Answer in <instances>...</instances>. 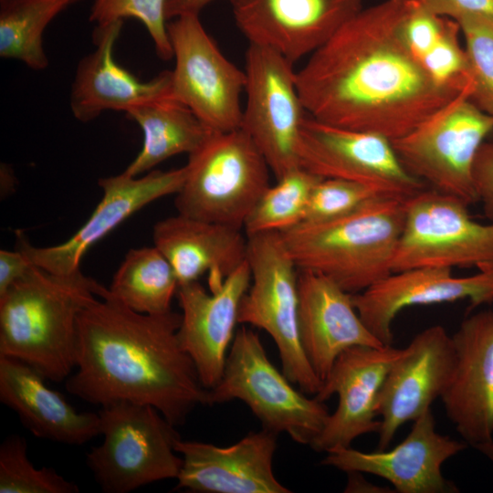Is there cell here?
<instances>
[{"label": "cell", "instance_id": "10", "mask_svg": "<svg viewBox=\"0 0 493 493\" xmlns=\"http://www.w3.org/2000/svg\"><path fill=\"white\" fill-rule=\"evenodd\" d=\"M467 206L430 188L407 199L392 271L438 266L493 272V222H477Z\"/></svg>", "mask_w": 493, "mask_h": 493}, {"label": "cell", "instance_id": "7", "mask_svg": "<svg viewBox=\"0 0 493 493\" xmlns=\"http://www.w3.org/2000/svg\"><path fill=\"white\" fill-rule=\"evenodd\" d=\"M99 414L103 440L87 454L86 463L103 492L128 493L177 478L180 435L156 408L120 402L102 406Z\"/></svg>", "mask_w": 493, "mask_h": 493}, {"label": "cell", "instance_id": "16", "mask_svg": "<svg viewBox=\"0 0 493 493\" xmlns=\"http://www.w3.org/2000/svg\"><path fill=\"white\" fill-rule=\"evenodd\" d=\"M467 446L437 433L429 409L414 421L408 435L393 449L362 452L341 447L327 452L320 464L383 477L400 493H456L458 488L443 476L441 467Z\"/></svg>", "mask_w": 493, "mask_h": 493}, {"label": "cell", "instance_id": "26", "mask_svg": "<svg viewBox=\"0 0 493 493\" xmlns=\"http://www.w3.org/2000/svg\"><path fill=\"white\" fill-rule=\"evenodd\" d=\"M153 242L172 265L179 286L206 272L225 278L246 260L247 236L241 228L180 214L154 225Z\"/></svg>", "mask_w": 493, "mask_h": 493}, {"label": "cell", "instance_id": "36", "mask_svg": "<svg viewBox=\"0 0 493 493\" xmlns=\"http://www.w3.org/2000/svg\"><path fill=\"white\" fill-rule=\"evenodd\" d=\"M474 189L487 218L493 222V141H485L477 151L473 169Z\"/></svg>", "mask_w": 493, "mask_h": 493}, {"label": "cell", "instance_id": "3", "mask_svg": "<svg viewBox=\"0 0 493 493\" xmlns=\"http://www.w3.org/2000/svg\"><path fill=\"white\" fill-rule=\"evenodd\" d=\"M100 284L79 270L61 276L32 265L0 295V356L19 360L47 380L76 367L77 320Z\"/></svg>", "mask_w": 493, "mask_h": 493}, {"label": "cell", "instance_id": "39", "mask_svg": "<svg viewBox=\"0 0 493 493\" xmlns=\"http://www.w3.org/2000/svg\"><path fill=\"white\" fill-rule=\"evenodd\" d=\"M215 0H165V16L167 20L183 15H199L200 12Z\"/></svg>", "mask_w": 493, "mask_h": 493}, {"label": "cell", "instance_id": "29", "mask_svg": "<svg viewBox=\"0 0 493 493\" xmlns=\"http://www.w3.org/2000/svg\"><path fill=\"white\" fill-rule=\"evenodd\" d=\"M79 0H0V57L34 70L48 66L43 33L63 10Z\"/></svg>", "mask_w": 493, "mask_h": 493}, {"label": "cell", "instance_id": "17", "mask_svg": "<svg viewBox=\"0 0 493 493\" xmlns=\"http://www.w3.org/2000/svg\"><path fill=\"white\" fill-rule=\"evenodd\" d=\"M229 2L249 44L270 47L293 64L312 54L363 8V0Z\"/></svg>", "mask_w": 493, "mask_h": 493}, {"label": "cell", "instance_id": "1", "mask_svg": "<svg viewBox=\"0 0 493 493\" xmlns=\"http://www.w3.org/2000/svg\"><path fill=\"white\" fill-rule=\"evenodd\" d=\"M410 3L362 8L309 55L296 84L310 117L393 142L462 91L436 81L409 46Z\"/></svg>", "mask_w": 493, "mask_h": 493}, {"label": "cell", "instance_id": "37", "mask_svg": "<svg viewBox=\"0 0 493 493\" xmlns=\"http://www.w3.org/2000/svg\"><path fill=\"white\" fill-rule=\"evenodd\" d=\"M430 11L455 21L467 16L493 19V0H417Z\"/></svg>", "mask_w": 493, "mask_h": 493}, {"label": "cell", "instance_id": "2", "mask_svg": "<svg viewBox=\"0 0 493 493\" xmlns=\"http://www.w3.org/2000/svg\"><path fill=\"white\" fill-rule=\"evenodd\" d=\"M77 320L76 367L67 391L102 406L120 402L148 404L173 425H183L199 404H207L191 357L177 331L182 315L136 312L100 284Z\"/></svg>", "mask_w": 493, "mask_h": 493}, {"label": "cell", "instance_id": "13", "mask_svg": "<svg viewBox=\"0 0 493 493\" xmlns=\"http://www.w3.org/2000/svg\"><path fill=\"white\" fill-rule=\"evenodd\" d=\"M299 165L321 178L362 184L407 200L427 185L400 162L389 139L319 121L309 114L300 132Z\"/></svg>", "mask_w": 493, "mask_h": 493}, {"label": "cell", "instance_id": "6", "mask_svg": "<svg viewBox=\"0 0 493 493\" xmlns=\"http://www.w3.org/2000/svg\"><path fill=\"white\" fill-rule=\"evenodd\" d=\"M246 261L252 283L238 308V323L267 331L275 341L282 372L300 391L314 396L323 382L303 349L299 324V268L280 232L247 236Z\"/></svg>", "mask_w": 493, "mask_h": 493}, {"label": "cell", "instance_id": "4", "mask_svg": "<svg viewBox=\"0 0 493 493\" xmlns=\"http://www.w3.org/2000/svg\"><path fill=\"white\" fill-rule=\"evenodd\" d=\"M405 202L380 196L345 215L301 222L280 233L299 270L321 274L356 294L393 272Z\"/></svg>", "mask_w": 493, "mask_h": 493}, {"label": "cell", "instance_id": "42", "mask_svg": "<svg viewBox=\"0 0 493 493\" xmlns=\"http://www.w3.org/2000/svg\"><path fill=\"white\" fill-rule=\"evenodd\" d=\"M492 134H493V132H492Z\"/></svg>", "mask_w": 493, "mask_h": 493}, {"label": "cell", "instance_id": "25", "mask_svg": "<svg viewBox=\"0 0 493 493\" xmlns=\"http://www.w3.org/2000/svg\"><path fill=\"white\" fill-rule=\"evenodd\" d=\"M28 364L0 356V401L36 436L80 446L100 435L99 413H80Z\"/></svg>", "mask_w": 493, "mask_h": 493}, {"label": "cell", "instance_id": "22", "mask_svg": "<svg viewBox=\"0 0 493 493\" xmlns=\"http://www.w3.org/2000/svg\"><path fill=\"white\" fill-rule=\"evenodd\" d=\"M452 339L456 366L440 399L456 432L475 446L493 439V310L468 315Z\"/></svg>", "mask_w": 493, "mask_h": 493}, {"label": "cell", "instance_id": "33", "mask_svg": "<svg viewBox=\"0 0 493 493\" xmlns=\"http://www.w3.org/2000/svg\"><path fill=\"white\" fill-rule=\"evenodd\" d=\"M89 18L96 26L125 18L137 19L146 27L158 57L163 60L173 58L165 0H95Z\"/></svg>", "mask_w": 493, "mask_h": 493}, {"label": "cell", "instance_id": "41", "mask_svg": "<svg viewBox=\"0 0 493 493\" xmlns=\"http://www.w3.org/2000/svg\"><path fill=\"white\" fill-rule=\"evenodd\" d=\"M493 463V439L480 443L474 446Z\"/></svg>", "mask_w": 493, "mask_h": 493}, {"label": "cell", "instance_id": "30", "mask_svg": "<svg viewBox=\"0 0 493 493\" xmlns=\"http://www.w3.org/2000/svg\"><path fill=\"white\" fill-rule=\"evenodd\" d=\"M321 177L298 167L270 185L261 195L243 228L246 236L283 232L303 222L313 187Z\"/></svg>", "mask_w": 493, "mask_h": 493}, {"label": "cell", "instance_id": "28", "mask_svg": "<svg viewBox=\"0 0 493 493\" xmlns=\"http://www.w3.org/2000/svg\"><path fill=\"white\" fill-rule=\"evenodd\" d=\"M178 286L172 265L154 246L129 250L108 291L136 312L163 314L172 310Z\"/></svg>", "mask_w": 493, "mask_h": 493}, {"label": "cell", "instance_id": "32", "mask_svg": "<svg viewBox=\"0 0 493 493\" xmlns=\"http://www.w3.org/2000/svg\"><path fill=\"white\" fill-rule=\"evenodd\" d=\"M456 22L464 37L471 82L469 99L493 115V19L467 16Z\"/></svg>", "mask_w": 493, "mask_h": 493}, {"label": "cell", "instance_id": "8", "mask_svg": "<svg viewBox=\"0 0 493 493\" xmlns=\"http://www.w3.org/2000/svg\"><path fill=\"white\" fill-rule=\"evenodd\" d=\"M471 86L404 136L392 142L404 167L428 188L467 205L477 203L472 169L493 132V115L470 99Z\"/></svg>", "mask_w": 493, "mask_h": 493}, {"label": "cell", "instance_id": "9", "mask_svg": "<svg viewBox=\"0 0 493 493\" xmlns=\"http://www.w3.org/2000/svg\"><path fill=\"white\" fill-rule=\"evenodd\" d=\"M291 383L271 363L257 333L241 327L235 333L221 380L208 390L207 404L238 399L263 428L286 433L295 442L309 446L330 413L323 402L304 395Z\"/></svg>", "mask_w": 493, "mask_h": 493}, {"label": "cell", "instance_id": "5", "mask_svg": "<svg viewBox=\"0 0 493 493\" xmlns=\"http://www.w3.org/2000/svg\"><path fill=\"white\" fill-rule=\"evenodd\" d=\"M188 156L178 214L242 229L270 186L271 170L254 142L241 128L213 131Z\"/></svg>", "mask_w": 493, "mask_h": 493}, {"label": "cell", "instance_id": "35", "mask_svg": "<svg viewBox=\"0 0 493 493\" xmlns=\"http://www.w3.org/2000/svg\"><path fill=\"white\" fill-rule=\"evenodd\" d=\"M459 32L457 22L450 19L439 39L420 59L436 81L460 91L471 82Z\"/></svg>", "mask_w": 493, "mask_h": 493}, {"label": "cell", "instance_id": "34", "mask_svg": "<svg viewBox=\"0 0 493 493\" xmlns=\"http://www.w3.org/2000/svg\"><path fill=\"white\" fill-rule=\"evenodd\" d=\"M380 196L387 195L360 183L321 178L312 189L303 222L342 216Z\"/></svg>", "mask_w": 493, "mask_h": 493}, {"label": "cell", "instance_id": "40", "mask_svg": "<svg viewBox=\"0 0 493 493\" xmlns=\"http://www.w3.org/2000/svg\"><path fill=\"white\" fill-rule=\"evenodd\" d=\"M349 475L348 483L345 488V492H393V490H388L389 488L373 485L369 482L361 472H347Z\"/></svg>", "mask_w": 493, "mask_h": 493}, {"label": "cell", "instance_id": "19", "mask_svg": "<svg viewBox=\"0 0 493 493\" xmlns=\"http://www.w3.org/2000/svg\"><path fill=\"white\" fill-rule=\"evenodd\" d=\"M250 280V267L246 260L224 279H210V291L198 280L177 288L182 309L177 338L208 390L214 388L223 375L227 350L238 323L239 304Z\"/></svg>", "mask_w": 493, "mask_h": 493}, {"label": "cell", "instance_id": "31", "mask_svg": "<svg viewBox=\"0 0 493 493\" xmlns=\"http://www.w3.org/2000/svg\"><path fill=\"white\" fill-rule=\"evenodd\" d=\"M79 487L54 468H37L24 437L12 435L0 446V493H77Z\"/></svg>", "mask_w": 493, "mask_h": 493}, {"label": "cell", "instance_id": "23", "mask_svg": "<svg viewBox=\"0 0 493 493\" xmlns=\"http://www.w3.org/2000/svg\"><path fill=\"white\" fill-rule=\"evenodd\" d=\"M298 288L301 343L322 382L345 350L355 346L385 345L361 320L352 302V294L329 278L299 269Z\"/></svg>", "mask_w": 493, "mask_h": 493}, {"label": "cell", "instance_id": "21", "mask_svg": "<svg viewBox=\"0 0 493 493\" xmlns=\"http://www.w3.org/2000/svg\"><path fill=\"white\" fill-rule=\"evenodd\" d=\"M277 434L263 428L229 446L184 441L175 444L183 466L176 488L200 493H288L273 472Z\"/></svg>", "mask_w": 493, "mask_h": 493}, {"label": "cell", "instance_id": "20", "mask_svg": "<svg viewBox=\"0 0 493 493\" xmlns=\"http://www.w3.org/2000/svg\"><path fill=\"white\" fill-rule=\"evenodd\" d=\"M468 299L469 309L493 303V272L455 277L446 267L422 266L392 272L365 290L352 294L353 305L368 330L391 345L397 314L413 306Z\"/></svg>", "mask_w": 493, "mask_h": 493}, {"label": "cell", "instance_id": "27", "mask_svg": "<svg viewBox=\"0 0 493 493\" xmlns=\"http://www.w3.org/2000/svg\"><path fill=\"white\" fill-rule=\"evenodd\" d=\"M125 113L143 133L141 152L123 171L133 177L174 155H190L213 132L187 106L171 96L141 104Z\"/></svg>", "mask_w": 493, "mask_h": 493}, {"label": "cell", "instance_id": "14", "mask_svg": "<svg viewBox=\"0 0 493 493\" xmlns=\"http://www.w3.org/2000/svg\"><path fill=\"white\" fill-rule=\"evenodd\" d=\"M186 176L185 165L169 171L154 170L142 177L124 172L100 178L103 195L86 223L68 240L53 246H35L22 231H16V248L27 259L50 273L68 276L80 270L87 251L131 215L150 203L176 194Z\"/></svg>", "mask_w": 493, "mask_h": 493}, {"label": "cell", "instance_id": "18", "mask_svg": "<svg viewBox=\"0 0 493 493\" xmlns=\"http://www.w3.org/2000/svg\"><path fill=\"white\" fill-rule=\"evenodd\" d=\"M404 349L393 345L355 346L336 359L320 391L314 396L323 402L333 393L339 397L337 409L330 414L320 434L309 446L317 452H329L351 446L359 436L377 433L375 405L383 383Z\"/></svg>", "mask_w": 493, "mask_h": 493}, {"label": "cell", "instance_id": "12", "mask_svg": "<svg viewBox=\"0 0 493 493\" xmlns=\"http://www.w3.org/2000/svg\"><path fill=\"white\" fill-rule=\"evenodd\" d=\"M175 58L171 97L187 106L211 131L239 129L246 74L220 51L199 15H183L167 23Z\"/></svg>", "mask_w": 493, "mask_h": 493}, {"label": "cell", "instance_id": "11", "mask_svg": "<svg viewBox=\"0 0 493 493\" xmlns=\"http://www.w3.org/2000/svg\"><path fill=\"white\" fill-rule=\"evenodd\" d=\"M244 71L246 105L240 128L278 179L300 167V132L308 115L293 63L270 47L249 44Z\"/></svg>", "mask_w": 493, "mask_h": 493}, {"label": "cell", "instance_id": "24", "mask_svg": "<svg viewBox=\"0 0 493 493\" xmlns=\"http://www.w3.org/2000/svg\"><path fill=\"white\" fill-rule=\"evenodd\" d=\"M123 20L96 26L95 49L78 64L70 92V109L82 122L90 121L104 110H129L148 101L171 96V71L141 81L114 59V46Z\"/></svg>", "mask_w": 493, "mask_h": 493}, {"label": "cell", "instance_id": "38", "mask_svg": "<svg viewBox=\"0 0 493 493\" xmlns=\"http://www.w3.org/2000/svg\"><path fill=\"white\" fill-rule=\"evenodd\" d=\"M32 263L17 248L15 251L0 250V295L24 277Z\"/></svg>", "mask_w": 493, "mask_h": 493}, {"label": "cell", "instance_id": "15", "mask_svg": "<svg viewBox=\"0 0 493 493\" xmlns=\"http://www.w3.org/2000/svg\"><path fill=\"white\" fill-rule=\"evenodd\" d=\"M452 336L441 325L415 335L391 367L379 392L375 411L382 417L377 450H385L400 426L414 421L440 398L456 366Z\"/></svg>", "mask_w": 493, "mask_h": 493}]
</instances>
